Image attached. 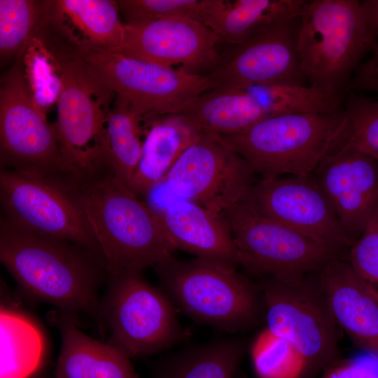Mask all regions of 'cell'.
I'll return each instance as SVG.
<instances>
[{"label":"cell","instance_id":"9c48e42d","mask_svg":"<svg viewBox=\"0 0 378 378\" xmlns=\"http://www.w3.org/2000/svg\"><path fill=\"white\" fill-rule=\"evenodd\" d=\"M239 251L241 265L262 278L303 277L328 263L346 259L336 248L256 213L239 202L224 214Z\"/></svg>","mask_w":378,"mask_h":378},{"label":"cell","instance_id":"603a6c76","mask_svg":"<svg viewBox=\"0 0 378 378\" xmlns=\"http://www.w3.org/2000/svg\"><path fill=\"white\" fill-rule=\"evenodd\" d=\"M141 158L128 188L146 195L161 184L181 154L202 133L180 113L165 115L148 124Z\"/></svg>","mask_w":378,"mask_h":378},{"label":"cell","instance_id":"d4e9b609","mask_svg":"<svg viewBox=\"0 0 378 378\" xmlns=\"http://www.w3.org/2000/svg\"><path fill=\"white\" fill-rule=\"evenodd\" d=\"M1 378H29L47 353L45 334L24 311L2 304L0 314Z\"/></svg>","mask_w":378,"mask_h":378},{"label":"cell","instance_id":"484cf974","mask_svg":"<svg viewBox=\"0 0 378 378\" xmlns=\"http://www.w3.org/2000/svg\"><path fill=\"white\" fill-rule=\"evenodd\" d=\"M244 349L237 337L189 346L161 360L153 378H235Z\"/></svg>","mask_w":378,"mask_h":378},{"label":"cell","instance_id":"6da1fadb","mask_svg":"<svg viewBox=\"0 0 378 378\" xmlns=\"http://www.w3.org/2000/svg\"><path fill=\"white\" fill-rule=\"evenodd\" d=\"M0 260L29 296L59 309L83 312L106 335L98 290L103 272H108L98 255L22 230L1 217Z\"/></svg>","mask_w":378,"mask_h":378},{"label":"cell","instance_id":"ac0fdd59","mask_svg":"<svg viewBox=\"0 0 378 378\" xmlns=\"http://www.w3.org/2000/svg\"><path fill=\"white\" fill-rule=\"evenodd\" d=\"M341 224L356 241L378 215V164L349 147L327 154L312 173Z\"/></svg>","mask_w":378,"mask_h":378},{"label":"cell","instance_id":"1f68e13d","mask_svg":"<svg viewBox=\"0 0 378 378\" xmlns=\"http://www.w3.org/2000/svg\"><path fill=\"white\" fill-rule=\"evenodd\" d=\"M117 2L120 12L127 22L175 16L198 19L202 4V0H119Z\"/></svg>","mask_w":378,"mask_h":378},{"label":"cell","instance_id":"e575fe53","mask_svg":"<svg viewBox=\"0 0 378 378\" xmlns=\"http://www.w3.org/2000/svg\"><path fill=\"white\" fill-rule=\"evenodd\" d=\"M360 90L372 91L378 95V55L373 56L358 67L354 80Z\"/></svg>","mask_w":378,"mask_h":378},{"label":"cell","instance_id":"7402d4cb","mask_svg":"<svg viewBox=\"0 0 378 378\" xmlns=\"http://www.w3.org/2000/svg\"><path fill=\"white\" fill-rule=\"evenodd\" d=\"M306 0H202L198 19L220 42L237 46L267 28L298 18Z\"/></svg>","mask_w":378,"mask_h":378},{"label":"cell","instance_id":"e0dca14e","mask_svg":"<svg viewBox=\"0 0 378 378\" xmlns=\"http://www.w3.org/2000/svg\"><path fill=\"white\" fill-rule=\"evenodd\" d=\"M295 20L275 24L234 46L206 76L211 90L275 83L303 85L305 77L296 50Z\"/></svg>","mask_w":378,"mask_h":378},{"label":"cell","instance_id":"d6986e66","mask_svg":"<svg viewBox=\"0 0 378 378\" xmlns=\"http://www.w3.org/2000/svg\"><path fill=\"white\" fill-rule=\"evenodd\" d=\"M318 278L337 326L358 348L378 357V297L347 258L328 263Z\"/></svg>","mask_w":378,"mask_h":378},{"label":"cell","instance_id":"ffe728a7","mask_svg":"<svg viewBox=\"0 0 378 378\" xmlns=\"http://www.w3.org/2000/svg\"><path fill=\"white\" fill-rule=\"evenodd\" d=\"M175 249L237 269V248L223 214L180 200L157 212Z\"/></svg>","mask_w":378,"mask_h":378},{"label":"cell","instance_id":"44dd1931","mask_svg":"<svg viewBox=\"0 0 378 378\" xmlns=\"http://www.w3.org/2000/svg\"><path fill=\"white\" fill-rule=\"evenodd\" d=\"M74 313L59 309L49 314L62 337L55 378H139L130 358L110 343L85 334Z\"/></svg>","mask_w":378,"mask_h":378},{"label":"cell","instance_id":"3957f363","mask_svg":"<svg viewBox=\"0 0 378 378\" xmlns=\"http://www.w3.org/2000/svg\"><path fill=\"white\" fill-rule=\"evenodd\" d=\"M298 20L296 50L304 76L312 87L342 95L378 44L361 1L306 0Z\"/></svg>","mask_w":378,"mask_h":378},{"label":"cell","instance_id":"277c9868","mask_svg":"<svg viewBox=\"0 0 378 378\" xmlns=\"http://www.w3.org/2000/svg\"><path fill=\"white\" fill-rule=\"evenodd\" d=\"M160 288L192 320L228 332L256 326L265 307L258 284L232 268L198 258L168 257L155 266Z\"/></svg>","mask_w":378,"mask_h":378},{"label":"cell","instance_id":"cb8c5ba5","mask_svg":"<svg viewBox=\"0 0 378 378\" xmlns=\"http://www.w3.org/2000/svg\"><path fill=\"white\" fill-rule=\"evenodd\" d=\"M178 113L202 132L224 136L241 133L270 117L255 97L232 87L209 90L194 98Z\"/></svg>","mask_w":378,"mask_h":378},{"label":"cell","instance_id":"5bb4252c","mask_svg":"<svg viewBox=\"0 0 378 378\" xmlns=\"http://www.w3.org/2000/svg\"><path fill=\"white\" fill-rule=\"evenodd\" d=\"M241 202L260 215L328 246L349 251L356 242L312 174L259 179Z\"/></svg>","mask_w":378,"mask_h":378},{"label":"cell","instance_id":"7c38bea8","mask_svg":"<svg viewBox=\"0 0 378 378\" xmlns=\"http://www.w3.org/2000/svg\"><path fill=\"white\" fill-rule=\"evenodd\" d=\"M18 62L1 79V165L12 171L50 178L61 172V153L50 125Z\"/></svg>","mask_w":378,"mask_h":378},{"label":"cell","instance_id":"52a82bcc","mask_svg":"<svg viewBox=\"0 0 378 378\" xmlns=\"http://www.w3.org/2000/svg\"><path fill=\"white\" fill-rule=\"evenodd\" d=\"M101 308L107 342L130 358L164 351L183 336L170 299L141 272L108 275Z\"/></svg>","mask_w":378,"mask_h":378},{"label":"cell","instance_id":"8d00e7d4","mask_svg":"<svg viewBox=\"0 0 378 378\" xmlns=\"http://www.w3.org/2000/svg\"><path fill=\"white\" fill-rule=\"evenodd\" d=\"M377 164H378V161H377Z\"/></svg>","mask_w":378,"mask_h":378},{"label":"cell","instance_id":"5b68a950","mask_svg":"<svg viewBox=\"0 0 378 378\" xmlns=\"http://www.w3.org/2000/svg\"><path fill=\"white\" fill-rule=\"evenodd\" d=\"M345 120L344 108L332 113L267 118L234 135H220L260 179L312 174L334 147Z\"/></svg>","mask_w":378,"mask_h":378},{"label":"cell","instance_id":"83f0119b","mask_svg":"<svg viewBox=\"0 0 378 378\" xmlns=\"http://www.w3.org/2000/svg\"><path fill=\"white\" fill-rule=\"evenodd\" d=\"M255 97L270 117L297 113H332L342 111V95L311 85L275 83L244 89Z\"/></svg>","mask_w":378,"mask_h":378},{"label":"cell","instance_id":"4316f807","mask_svg":"<svg viewBox=\"0 0 378 378\" xmlns=\"http://www.w3.org/2000/svg\"><path fill=\"white\" fill-rule=\"evenodd\" d=\"M144 115L116 96L106 127V164L128 187L142 152L141 122Z\"/></svg>","mask_w":378,"mask_h":378},{"label":"cell","instance_id":"d6a6232c","mask_svg":"<svg viewBox=\"0 0 378 378\" xmlns=\"http://www.w3.org/2000/svg\"><path fill=\"white\" fill-rule=\"evenodd\" d=\"M347 260L378 297V215L351 247Z\"/></svg>","mask_w":378,"mask_h":378},{"label":"cell","instance_id":"8992f818","mask_svg":"<svg viewBox=\"0 0 378 378\" xmlns=\"http://www.w3.org/2000/svg\"><path fill=\"white\" fill-rule=\"evenodd\" d=\"M318 272L291 279L262 278L258 284L265 307L266 328L298 351L306 363L308 378H315L340 358L339 327Z\"/></svg>","mask_w":378,"mask_h":378},{"label":"cell","instance_id":"f1b7e54d","mask_svg":"<svg viewBox=\"0 0 378 378\" xmlns=\"http://www.w3.org/2000/svg\"><path fill=\"white\" fill-rule=\"evenodd\" d=\"M45 1L0 0V58L18 57L37 31Z\"/></svg>","mask_w":378,"mask_h":378},{"label":"cell","instance_id":"4dcf8cb0","mask_svg":"<svg viewBox=\"0 0 378 378\" xmlns=\"http://www.w3.org/2000/svg\"><path fill=\"white\" fill-rule=\"evenodd\" d=\"M344 111V123L331 151L349 147L378 161V100L351 94Z\"/></svg>","mask_w":378,"mask_h":378},{"label":"cell","instance_id":"7a4b0ae2","mask_svg":"<svg viewBox=\"0 0 378 378\" xmlns=\"http://www.w3.org/2000/svg\"><path fill=\"white\" fill-rule=\"evenodd\" d=\"M98 170V169H97ZM73 177L69 187L97 244L108 275L141 272L175 249L159 214L119 181L108 167Z\"/></svg>","mask_w":378,"mask_h":378},{"label":"cell","instance_id":"ba28073f","mask_svg":"<svg viewBox=\"0 0 378 378\" xmlns=\"http://www.w3.org/2000/svg\"><path fill=\"white\" fill-rule=\"evenodd\" d=\"M57 119L53 125L61 153L62 172L72 176L106 164V127L114 93L105 88L82 59L59 61Z\"/></svg>","mask_w":378,"mask_h":378},{"label":"cell","instance_id":"4fadbf2b","mask_svg":"<svg viewBox=\"0 0 378 378\" xmlns=\"http://www.w3.org/2000/svg\"><path fill=\"white\" fill-rule=\"evenodd\" d=\"M255 175L220 135L202 132L181 154L162 183L181 200L224 214L241 202L258 181Z\"/></svg>","mask_w":378,"mask_h":378},{"label":"cell","instance_id":"9a60e30c","mask_svg":"<svg viewBox=\"0 0 378 378\" xmlns=\"http://www.w3.org/2000/svg\"><path fill=\"white\" fill-rule=\"evenodd\" d=\"M220 42L201 20L188 16L127 22L121 44L113 51L187 72L214 69L223 59Z\"/></svg>","mask_w":378,"mask_h":378},{"label":"cell","instance_id":"836d02e7","mask_svg":"<svg viewBox=\"0 0 378 378\" xmlns=\"http://www.w3.org/2000/svg\"><path fill=\"white\" fill-rule=\"evenodd\" d=\"M321 378H378V357L365 352L348 358H338L322 372Z\"/></svg>","mask_w":378,"mask_h":378},{"label":"cell","instance_id":"2e32d148","mask_svg":"<svg viewBox=\"0 0 378 378\" xmlns=\"http://www.w3.org/2000/svg\"><path fill=\"white\" fill-rule=\"evenodd\" d=\"M111 0L45 1L37 29L59 60L113 51L122 43L125 24Z\"/></svg>","mask_w":378,"mask_h":378},{"label":"cell","instance_id":"f546056e","mask_svg":"<svg viewBox=\"0 0 378 378\" xmlns=\"http://www.w3.org/2000/svg\"><path fill=\"white\" fill-rule=\"evenodd\" d=\"M251 354L259 378H308L302 356L288 342L267 328L256 337Z\"/></svg>","mask_w":378,"mask_h":378},{"label":"cell","instance_id":"30bf717a","mask_svg":"<svg viewBox=\"0 0 378 378\" xmlns=\"http://www.w3.org/2000/svg\"><path fill=\"white\" fill-rule=\"evenodd\" d=\"M82 59L97 80L144 115L178 113L211 90L206 76L195 74L109 51Z\"/></svg>","mask_w":378,"mask_h":378},{"label":"cell","instance_id":"d590c367","mask_svg":"<svg viewBox=\"0 0 378 378\" xmlns=\"http://www.w3.org/2000/svg\"><path fill=\"white\" fill-rule=\"evenodd\" d=\"M361 4L372 30L378 36V0L362 1ZM374 55H378V44Z\"/></svg>","mask_w":378,"mask_h":378},{"label":"cell","instance_id":"8fae6325","mask_svg":"<svg viewBox=\"0 0 378 378\" xmlns=\"http://www.w3.org/2000/svg\"><path fill=\"white\" fill-rule=\"evenodd\" d=\"M0 198L4 218L15 227L74 244L102 258L80 206L69 188L51 178L3 169Z\"/></svg>","mask_w":378,"mask_h":378}]
</instances>
